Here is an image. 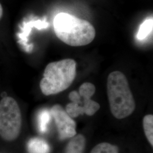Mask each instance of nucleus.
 I'll use <instances>...</instances> for the list:
<instances>
[{"instance_id":"1","label":"nucleus","mask_w":153,"mask_h":153,"mask_svg":"<svg viewBox=\"0 0 153 153\" xmlns=\"http://www.w3.org/2000/svg\"><path fill=\"white\" fill-rule=\"evenodd\" d=\"M53 26L56 36L73 47L90 44L96 35L95 28L88 21L65 13L55 16Z\"/></svg>"},{"instance_id":"2","label":"nucleus","mask_w":153,"mask_h":153,"mask_svg":"<svg viewBox=\"0 0 153 153\" xmlns=\"http://www.w3.org/2000/svg\"><path fill=\"white\" fill-rule=\"evenodd\" d=\"M107 95L110 110L116 119H122L131 115L136 108L128 81L122 72L111 73L107 78Z\"/></svg>"},{"instance_id":"3","label":"nucleus","mask_w":153,"mask_h":153,"mask_svg":"<svg viewBox=\"0 0 153 153\" xmlns=\"http://www.w3.org/2000/svg\"><path fill=\"white\" fill-rule=\"evenodd\" d=\"M76 61L67 59L52 62L45 68L40 88L45 95H54L67 89L76 76Z\"/></svg>"},{"instance_id":"4","label":"nucleus","mask_w":153,"mask_h":153,"mask_svg":"<svg viewBox=\"0 0 153 153\" xmlns=\"http://www.w3.org/2000/svg\"><path fill=\"white\" fill-rule=\"evenodd\" d=\"M22 126V115L14 99L6 97L0 101V136L8 141L16 140Z\"/></svg>"},{"instance_id":"5","label":"nucleus","mask_w":153,"mask_h":153,"mask_svg":"<svg viewBox=\"0 0 153 153\" xmlns=\"http://www.w3.org/2000/svg\"><path fill=\"white\" fill-rule=\"evenodd\" d=\"M55 120L60 140H66L76 135V123L59 104L53 105L50 110Z\"/></svg>"},{"instance_id":"6","label":"nucleus","mask_w":153,"mask_h":153,"mask_svg":"<svg viewBox=\"0 0 153 153\" xmlns=\"http://www.w3.org/2000/svg\"><path fill=\"white\" fill-rule=\"evenodd\" d=\"M28 153H49L50 147L47 142L40 138H33L27 143Z\"/></svg>"},{"instance_id":"7","label":"nucleus","mask_w":153,"mask_h":153,"mask_svg":"<svg viewBox=\"0 0 153 153\" xmlns=\"http://www.w3.org/2000/svg\"><path fill=\"white\" fill-rule=\"evenodd\" d=\"M86 139L82 134L76 135L68 143L65 153H83Z\"/></svg>"},{"instance_id":"8","label":"nucleus","mask_w":153,"mask_h":153,"mask_svg":"<svg viewBox=\"0 0 153 153\" xmlns=\"http://www.w3.org/2000/svg\"><path fill=\"white\" fill-rule=\"evenodd\" d=\"M51 114L50 111L48 109H43L39 114L38 128L39 131L42 133L46 132L48 129V125L51 119Z\"/></svg>"},{"instance_id":"9","label":"nucleus","mask_w":153,"mask_h":153,"mask_svg":"<svg viewBox=\"0 0 153 153\" xmlns=\"http://www.w3.org/2000/svg\"><path fill=\"white\" fill-rule=\"evenodd\" d=\"M143 126L145 136L150 145L153 146V116L146 115L143 119Z\"/></svg>"},{"instance_id":"10","label":"nucleus","mask_w":153,"mask_h":153,"mask_svg":"<svg viewBox=\"0 0 153 153\" xmlns=\"http://www.w3.org/2000/svg\"><path fill=\"white\" fill-rule=\"evenodd\" d=\"M90 153H119V148L109 143L102 142L93 148Z\"/></svg>"},{"instance_id":"11","label":"nucleus","mask_w":153,"mask_h":153,"mask_svg":"<svg viewBox=\"0 0 153 153\" xmlns=\"http://www.w3.org/2000/svg\"><path fill=\"white\" fill-rule=\"evenodd\" d=\"M153 18L148 19L143 22L137 33V38L142 40L146 38L153 30Z\"/></svg>"},{"instance_id":"12","label":"nucleus","mask_w":153,"mask_h":153,"mask_svg":"<svg viewBox=\"0 0 153 153\" xmlns=\"http://www.w3.org/2000/svg\"><path fill=\"white\" fill-rule=\"evenodd\" d=\"M96 88L93 83L85 82L79 88V94L83 99H91L95 93Z\"/></svg>"},{"instance_id":"13","label":"nucleus","mask_w":153,"mask_h":153,"mask_svg":"<svg viewBox=\"0 0 153 153\" xmlns=\"http://www.w3.org/2000/svg\"><path fill=\"white\" fill-rule=\"evenodd\" d=\"M69 98L71 100V102L78 104H81L82 103L81 97L79 95V93L76 91H73L69 94Z\"/></svg>"},{"instance_id":"14","label":"nucleus","mask_w":153,"mask_h":153,"mask_svg":"<svg viewBox=\"0 0 153 153\" xmlns=\"http://www.w3.org/2000/svg\"><path fill=\"white\" fill-rule=\"evenodd\" d=\"M2 14H3V9H2V7L0 4V19L2 16Z\"/></svg>"}]
</instances>
